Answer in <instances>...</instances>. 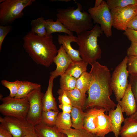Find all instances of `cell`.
I'll use <instances>...</instances> for the list:
<instances>
[{
    "label": "cell",
    "mask_w": 137,
    "mask_h": 137,
    "mask_svg": "<svg viewBox=\"0 0 137 137\" xmlns=\"http://www.w3.org/2000/svg\"><path fill=\"white\" fill-rule=\"evenodd\" d=\"M128 57L126 56L114 71L111 78V85L116 101L118 102L123 96L129 83V74L127 67Z\"/></svg>",
    "instance_id": "ba28073f"
},
{
    "label": "cell",
    "mask_w": 137,
    "mask_h": 137,
    "mask_svg": "<svg viewBox=\"0 0 137 137\" xmlns=\"http://www.w3.org/2000/svg\"><path fill=\"white\" fill-rule=\"evenodd\" d=\"M60 108L62 110V112L65 113H70L72 109V106L71 105L60 104L59 105Z\"/></svg>",
    "instance_id": "ab89813d"
},
{
    "label": "cell",
    "mask_w": 137,
    "mask_h": 137,
    "mask_svg": "<svg viewBox=\"0 0 137 137\" xmlns=\"http://www.w3.org/2000/svg\"><path fill=\"white\" fill-rule=\"evenodd\" d=\"M2 102L0 105V112L5 116L26 119L29 107L27 97L16 99L9 96H0Z\"/></svg>",
    "instance_id": "52a82bcc"
},
{
    "label": "cell",
    "mask_w": 137,
    "mask_h": 137,
    "mask_svg": "<svg viewBox=\"0 0 137 137\" xmlns=\"http://www.w3.org/2000/svg\"><path fill=\"white\" fill-rule=\"evenodd\" d=\"M44 95L40 87L32 91L26 97L29 103V107L26 119L34 126L42 121V100Z\"/></svg>",
    "instance_id": "8fae6325"
},
{
    "label": "cell",
    "mask_w": 137,
    "mask_h": 137,
    "mask_svg": "<svg viewBox=\"0 0 137 137\" xmlns=\"http://www.w3.org/2000/svg\"><path fill=\"white\" fill-rule=\"evenodd\" d=\"M57 40L59 44L62 45L65 50L73 61L82 60L80 57L78 50L74 49L71 46V43L76 42L77 37L73 35L65 34L58 35Z\"/></svg>",
    "instance_id": "9a60e30c"
},
{
    "label": "cell",
    "mask_w": 137,
    "mask_h": 137,
    "mask_svg": "<svg viewBox=\"0 0 137 137\" xmlns=\"http://www.w3.org/2000/svg\"><path fill=\"white\" fill-rule=\"evenodd\" d=\"M70 98L72 107H78L82 109L84 108L87 95L81 93L80 91L76 88L70 91H65Z\"/></svg>",
    "instance_id": "7402d4cb"
},
{
    "label": "cell",
    "mask_w": 137,
    "mask_h": 137,
    "mask_svg": "<svg viewBox=\"0 0 137 137\" xmlns=\"http://www.w3.org/2000/svg\"><path fill=\"white\" fill-rule=\"evenodd\" d=\"M128 57L127 68L129 74L137 76V57L129 56Z\"/></svg>",
    "instance_id": "d6a6232c"
},
{
    "label": "cell",
    "mask_w": 137,
    "mask_h": 137,
    "mask_svg": "<svg viewBox=\"0 0 137 137\" xmlns=\"http://www.w3.org/2000/svg\"><path fill=\"white\" fill-rule=\"evenodd\" d=\"M72 61L61 45L53 60V62L56 65V68L50 72V76L55 78L58 76H61L65 73Z\"/></svg>",
    "instance_id": "4fadbf2b"
},
{
    "label": "cell",
    "mask_w": 137,
    "mask_h": 137,
    "mask_svg": "<svg viewBox=\"0 0 137 137\" xmlns=\"http://www.w3.org/2000/svg\"><path fill=\"white\" fill-rule=\"evenodd\" d=\"M88 64L82 60L73 61L71 62L65 73L78 78L84 72H86Z\"/></svg>",
    "instance_id": "44dd1931"
},
{
    "label": "cell",
    "mask_w": 137,
    "mask_h": 137,
    "mask_svg": "<svg viewBox=\"0 0 137 137\" xmlns=\"http://www.w3.org/2000/svg\"><path fill=\"white\" fill-rule=\"evenodd\" d=\"M40 87V84L27 81H21L17 94L14 98L21 99L26 97L32 91Z\"/></svg>",
    "instance_id": "cb8c5ba5"
},
{
    "label": "cell",
    "mask_w": 137,
    "mask_h": 137,
    "mask_svg": "<svg viewBox=\"0 0 137 137\" xmlns=\"http://www.w3.org/2000/svg\"><path fill=\"white\" fill-rule=\"evenodd\" d=\"M91 66L89 72L91 81L84 108L97 107L104 109L106 112L114 109L117 104L110 97L112 90L109 70L97 61Z\"/></svg>",
    "instance_id": "6da1fadb"
},
{
    "label": "cell",
    "mask_w": 137,
    "mask_h": 137,
    "mask_svg": "<svg viewBox=\"0 0 137 137\" xmlns=\"http://www.w3.org/2000/svg\"><path fill=\"white\" fill-rule=\"evenodd\" d=\"M60 76L61 89L65 91H70L76 88L77 79L74 77L65 73Z\"/></svg>",
    "instance_id": "83f0119b"
},
{
    "label": "cell",
    "mask_w": 137,
    "mask_h": 137,
    "mask_svg": "<svg viewBox=\"0 0 137 137\" xmlns=\"http://www.w3.org/2000/svg\"><path fill=\"white\" fill-rule=\"evenodd\" d=\"M127 56L137 57V42H131V44L127 51Z\"/></svg>",
    "instance_id": "74e56055"
},
{
    "label": "cell",
    "mask_w": 137,
    "mask_h": 137,
    "mask_svg": "<svg viewBox=\"0 0 137 137\" xmlns=\"http://www.w3.org/2000/svg\"><path fill=\"white\" fill-rule=\"evenodd\" d=\"M77 7H68L56 9L57 19L70 31L77 35L91 30L94 26L90 14L82 11L80 4L77 3Z\"/></svg>",
    "instance_id": "3957f363"
},
{
    "label": "cell",
    "mask_w": 137,
    "mask_h": 137,
    "mask_svg": "<svg viewBox=\"0 0 137 137\" xmlns=\"http://www.w3.org/2000/svg\"><path fill=\"white\" fill-rule=\"evenodd\" d=\"M112 27L117 30L125 31L130 21L137 15V6L117 8L110 10Z\"/></svg>",
    "instance_id": "7c38bea8"
},
{
    "label": "cell",
    "mask_w": 137,
    "mask_h": 137,
    "mask_svg": "<svg viewBox=\"0 0 137 137\" xmlns=\"http://www.w3.org/2000/svg\"><path fill=\"white\" fill-rule=\"evenodd\" d=\"M80 108L72 107L70 113L72 122V127L75 129L83 128L84 119L86 113L83 112Z\"/></svg>",
    "instance_id": "603a6c76"
},
{
    "label": "cell",
    "mask_w": 137,
    "mask_h": 137,
    "mask_svg": "<svg viewBox=\"0 0 137 137\" xmlns=\"http://www.w3.org/2000/svg\"><path fill=\"white\" fill-rule=\"evenodd\" d=\"M127 28L137 31V15L128 23Z\"/></svg>",
    "instance_id": "f35d334b"
},
{
    "label": "cell",
    "mask_w": 137,
    "mask_h": 137,
    "mask_svg": "<svg viewBox=\"0 0 137 137\" xmlns=\"http://www.w3.org/2000/svg\"><path fill=\"white\" fill-rule=\"evenodd\" d=\"M57 129L59 132L65 134L67 137H96L84 128L76 129L71 128L67 130Z\"/></svg>",
    "instance_id": "f1b7e54d"
},
{
    "label": "cell",
    "mask_w": 137,
    "mask_h": 137,
    "mask_svg": "<svg viewBox=\"0 0 137 137\" xmlns=\"http://www.w3.org/2000/svg\"><path fill=\"white\" fill-rule=\"evenodd\" d=\"M94 24H99L103 32L107 37L112 35V15L106 1L97 7H90L88 9Z\"/></svg>",
    "instance_id": "9c48e42d"
},
{
    "label": "cell",
    "mask_w": 137,
    "mask_h": 137,
    "mask_svg": "<svg viewBox=\"0 0 137 137\" xmlns=\"http://www.w3.org/2000/svg\"><path fill=\"white\" fill-rule=\"evenodd\" d=\"M102 108H92L86 113L83 128L96 137H105L112 132L108 115Z\"/></svg>",
    "instance_id": "5b68a950"
},
{
    "label": "cell",
    "mask_w": 137,
    "mask_h": 137,
    "mask_svg": "<svg viewBox=\"0 0 137 137\" xmlns=\"http://www.w3.org/2000/svg\"><path fill=\"white\" fill-rule=\"evenodd\" d=\"M91 81V74L89 73L85 72L77 79L76 88L80 91L82 94L85 95L87 91H88L89 89Z\"/></svg>",
    "instance_id": "d4e9b609"
},
{
    "label": "cell",
    "mask_w": 137,
    "mask_h": 137,
    "mask_svg": "<svg viewBox=\"0 0 137 137\" xmlns=\"http://www.w3.org/2000/svg\"><path fill=\"white\" fill-rule=\"evenodd\" d=\"M0 137H13V136L7 130L0 125Z\"/></svg>",
    "instance_id": "60d3db41"
},
{
    "label": "cell",
    "mask_w": 137,
    "mask_h": 137,
    "mask_svg": "<svg viewBox=\"0 0 137 137\" xmlns=\"http://www.w3.org/2000/svg\"><path fill=\"white\" fill-rule=\"evenodd\" d=\"M124 123L120 132L121 137H137V120L127 117Z\"/></svg>",
    "instance_id": "d6986e66"
},
{
    "label": "cell",
    "mask_w": 137,
    "mask_h": 137,
    "mask_svg": "<svg viewBox=\"0 0 137 137\" xmlns=\"http://www.w3.org/2000/svg\"><path fill=\"white\" fill-rule=\"evenodd\" d=\"M35 132L38 137H67L59 132L55 126L47 125L42 122L35 126Z\"/></svg>",
    "instance_id": "ac0fdd59"
},
{
    "label": "cell",
    "mask_w": 137,
    "mask_h": 137,
    "mask_svg": "<svg viewBox=\"0 0 137 137\" xmlns=\"http://www.w3.org/2000/svg\"><path fill=\"white\" fill-rule=\"evenodd\" d=\"M118 103L121 107L123 113L130 116L137 111L136 102L129 82L124 95Z\"/></svg>",
    "instance_id": "5bb4252c"
},
{
    "label": "cell",
    "mask_w": 137,
    "mask_h": 137,
    "mask_svg": "<svg viewBox=\"0 0 137 137\" xmlns=\"http://www.w3.org/2000/svg\"><path fill=\"white\" fill-rule=\"evenodd\" d=\"M129 117L137 120V111L134 114Z\"/></svg>",
    "instance_id": "ee69618b"
},
{
    "label": "cell",
    "mask_w": 137,
    "mask_h": 137,
    "mask_svg": "<svg viewBox=\"0 0 137 137\" xmlns=\"http://www.w3.org/2000/svg\"><path fill=\"white\" fill-rule=\"evenodd\" d=\"M44 18L39 17L32 20L31 22V30L30 31L38 36L43 37L47 35L45 24Z\"/></svg>",
    "instance_id": "484cf974"
},
{
    "label": "cell",
    "mask_w": 137,
    "mask_h": 137,
    "mask_svg": "<svg viewBox=\"0 0 137 137\" xmlns=\"http://www.w3.org/2000/svg\"><path fill=\"white\" fill-rule=\"evenodd\" d=\"M24 137H38V136L36 135L35 133H30L25 136Z\"/></svg>",
    "instance_id": "7bdbcfd3"
},
{
    "label": "cell",
    "mask_w": 137,
    "mask_h": 137,
    "mask_svg": "<svg viewBox=\"0 0 137 137\" xmlns=\"http://www.w3.org/2000/svg\"><path fill=\"white\" fill-rule=\"evenodd\" d=\"M103 33L100 26L96 24L91 30L77 35L76 43L82 60L91 65L101 58L102 50L98 40Z\"/></svg>",
    "instance_id": "277c9868"
},
{
    "label": "cell",
    "mask_w": 137,
    "mask_h": 137,
    "mask_svg": "<svg viewBox=\"0 0 137 137\" xmlns=\"http://www.w3.org/2000/svg\"><path fill=\"white\" fill-rule=\"evenodd\" d=\"M20 81L17 80L11 82L3 79L1 81V83L3 85L9 90L10 94L9 96L12 97L14 98L17 94Z\"/></svg>",
    "instance_id": "1f68e13d"
},
{
    "label": "cell",
    "mask_w": 137,
    "mask_h": 137,
    "mask_svg": "<svg viewBox=\"0 0 137 137\" xmlns=\"http://www.w3.org/2000/svg\"><path fill=\"white\" fill-rule=\"evenodd\" d=\"M121 107L118 103L116 108L108 112L112 132L115 137H118L121 128V125L124 122V118Z\"/></svg>",
    "instance_id": "2e32d148"
},
{
    "label": "cell",
    "mask_w": 137,
    "mask_h": 137,
    "mask_svg": "<svg viewBox=\"0 0 137 137\" xmlns=\"http://www.w3.org/2000/svg\"><path fill=\"white\" fill-rule=\"evenodd\" d=\"M0 125L7 130L13 137H24L35 133V126L26 119L5 116L0 117Z\"/></svg>",
    "instance_id": "30bf717a"
},
{
    "label": "cell",
    "mask_w": 137,
    "mask_h": 137,
    "mask_svg": "<svg viewBox=\"0 0 137 137\" xmlns=\"http://www.w3.org/2000/svg\"><path fill=\"white\" fill-rule=\"evenodd\" d=\"M55 126L58 129L67 130L72 127L70 113L61 112L59 113L57 117Z\"/></svg>",
    "instance_id": "4316f807"
},
{
    "label": "cell",
    "mask_w": 137,
    "mask_h": 137,
    "mask_svg": "<svg viewBox=\"0 0 137 137\" xmlns=\"http://www.w3.org/2000/svg\"><path fill=\"white\" fill-rule=\"evenodd\" d=\"M131 42H137V31L127 29L124 33Z\"/></svg>",
    "instance_id": "8d00e7d4"
},
{
    "label": "cell",
    "mask_w": 137,
    "mask_h": 137,
    "mask_svg": "<svg viewBox=\"0 0 137 137\" xmlns=\"http://www.w3.org/2000/svg\"><path fill=\"white\" fill-rule=\"evenodd\" d=\"M57 93L59 95L58 100L60 104L71 105L70 100L65 90L60 88L58 90Z\"/></svg>",
    "instance_id": "e575fe53"
},
{
    "label": "cell",
    "mask_w": 137,
    "mask_h": 137,
    "mask_svg": "<svg viewBox=\"0 0 137 137\" xmlns=\"http://www.w3.org/2000/svg\"><path fill=\"white\" fill-rule=\"evenodd\" d=\"M129 83L131 85V89L134 96L137 105V76L130 75Z\"/></svg>",
    "instance_id": "d590c367"
},
{
    "label": "cell",
    "mask_w": 137,
    "mask_h": 137,
    "mask_svg": "<svg viewBox=\"0 0 137 137\" xmlns=\"http://www.w3.org/2000/svg\"><path fill=\"white\" fill-rule=\"evenodd\" d=\"M103 1V0H96L94 7H96L99 6L101 4Z\"/></svg>",
    "instance_id": "b9f144b4"
},
{
    "label": "cell",
    "mask_w": 137,
    "mask_h": 137,
    "mask_svg": "<svg viewBox=\"0 0 137 137\" xmlns=\"http://www.w3.org/2000/svg\"><path fill=\"white\" fill-rule=\"evenodd\" d=\"M54 79L50 76L47 88L42 98L43 111L52 110L56 112L59 111L56 102L53 94V82Z\"/></svg>",
    "instance_id": "e0dca14e"
},
{
    "label": "cell",
    "mask_w": 137,
    "mask_h": 137,
    "mask_svg": "<svg viewBox=\"0 0 137 137\" xmlns=\"http://www.w3.org/2000/svg\"><path fill=\"white\" fill-rule=\"evenodd\" d=\"M45 24L47 34L52 35L55 32H62L69 35H73V33L67 29L58 20L54 21L52 19L45 20Z\"/></svg>",
    "instance_id": "ffe728a7"
},
{
    "label": "cell",
    "mask_w": 137,
    "mask_h": 137,
    "mask_svg": "<svg viewBox=\"0 0 137 137\" xmlns=\"http://www.w3.org/2000/svg\"><path fill=\"white\" fill-rule=\"evenodd\" d=\"M58 112L52 110L44 111H43L41 116V122L50 126H55Z\"/></svg>",
    "instance_id": "4dcf8cb0"
},
{
    "label": "cell",
    "mask_w": 137,
    "mask_h": 137,
    "mask_svg": "<svg viewBox=\"0 0 137 137\" xmlns=\"http://www.w3.org/2000/svg\"><path fill=\"white\" fill-rule=\"evenodd\" d=\"M23 38V48L35 63L47 67L52 65L58 50L52 35L41 37L30 31Z\"/></svg>",
    "instance_id": "7a4b0ae2"
},
{
    "label": "cell",
    "mask_w": 137,
    "mask_h": 137,
    "mask_svg": "<svg viewBox=\"0 0 137 137\" xmlns=\"http://www.w3.org/2000/svg\"><path fill=\"white\" fill-rule=\"evenodd\" d=\"M12 29V26L10 25H0V51L2 49V43L6 35L11 32Z\"/></svg>",
    "instance_id": "836d02e7"
},
{
    "label": "cell",
    "mask_w": 137,
    "mask_h": 137,
    "mask_svg": "<svg viewBox=\"0 0 137 137\" xmlns=\"http://www.w3.org/2000/svg\"><path fill=\"white\" fill-rule=\"evenodd\" d=\"M34 0H0V24L5 25L24 15L23 10Z\"/></svg>",
    "instance_id": "8992f818"
},
{
    "label": "cell",
    "mask_w": 137,
    "mask_h": 137,
    "mask_svg": "<svg viewBox=\"0 0 137 137\" xmlns=\"http://www.w3.org/2000/svg\"><path fill=\"white\" fill-rule=\"evenodd\" d=\"M106 2L110 10L117 8L137 6V0H107Z\"/></svg>",
    "instance_id": "f546056e"
}]
</instances>
